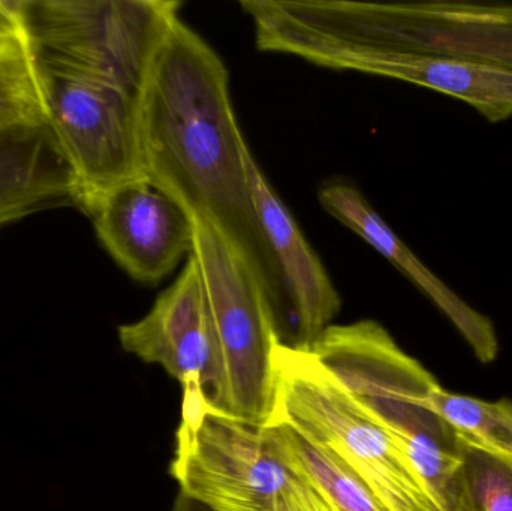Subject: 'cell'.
Listing matches in <instances>:
<instances>
[{
	"mask_svg": "<svg viewBox=\"0 0 512 511\" xmlns=\"http://www.w3.org/2000/svg\"><path fill=\"white\" fill-rule=\"evenodd\" d=\"M144 174L191 219L212 224L248 263L282 321L289 305L249 188L245 135L230 72L215 48L177 18L140 93Z\"/></svg>",
	"mask_w": 512,
	"mask_h": 511,
	"instance_id": "6da1fadb",
	"label": "cell"
},
{
	"mask_svg": "<svg viewBox=\"0 0 512 511\" xmlns=\"http://www.w3.org/2000/svg\"><path fill=\"white\" fill-rule=\"evenodd\" d=\"M309 351L387 432L447 511L460 452L453 429L427 407L438 381L373 320L331 324Z\"/></svg>",
	"mask_w": 512,
	"mask_h": 511,
	"instance_id": "7a4b0ae2",
	"label": "cell"
},
{
	"mask_svg": "<svg viewBox=\"0 0 512 511\" xmlns=\"http://www.w3.org/2000/svg\"><path fill=\"white\" fill-rule=\"evenodd\" d=\"M267 425H283L360 480L387 511H441L405 453L312 353L277 345Z\"/></svg>",
	"mask_w": 512,
	"mask_h": 511,
	"instance_id": "3957f363",
	"label": "cell"
},
{
	"mask_svg": "<svg viewBox=\"0 0 512 511\" xmlns=\"http://www.w3.org/2000/svg\"><path fill=\"white\" fill-rule=\"evenodd\" d=\"M171 476L207 511H334L268 443L264 428L183 396Z\"/></svg>",
	"mask_w": 512,
	"mask_h": 511,
	"instance_id": "277c9868",
	"label": "cell"
},
{
	"mask_svg": "<svg viewBox=\"0 0 512 511\" xmlns=\"http://www.w3.org/2000/svg\"><path fill=\"white\" fill-rule=\"evenodd\" d=\"M177 0H17L36 59L140 96Z\"/></svg>",
	"mask_w": 512,
	"mask_h": 511,
	"instance_id": "5b68a950",
	"label": "cell"
},
{
	"mask_svg": "<svg viewBox=\"0 0 512 511\" xmlns=\"http://www.w3.org/2000/svg\"><path fill=\"white\" fill-rule=\"evenodd\" d=\"M194 222L192 257L203 276L221 366L216 413L265 426L274 402L273 356L282 344L280 318L239 252L209 222Z\"/></svg>",
	"mask_w": 512,
	"mask_h": 511,
	"instance_id": "8992f818",
	"label": "cell"
},
{
	"mask_svg": "<svg viewBox=\"0 0 512 511\" xmlns=\"http://www.w3.org/2000/svg\"><path fill=\"white\" fill-rule=\"evenodd\" d=\"M48 125L71 165L86 212L120 183L144 177L140 96L36 59Z\"/></svg>",
	"mask_w": 512,
	"mask_h": 511,
	"instance_id": "52a82bcc",
	"label": "cell"
},
{
	"mask_svg": "<svg viewBox=\"0 0 512 511\" xmlns=\"http://www.w3.org/2000/svg\"><path fill=\"white\" fill-rule=\"evenodd\" d=\"M348 29L364 47L463 57L512 71L508 3H357Z\"/></svg>",
	"mask_w": 512,
	"mask_h": 511,
	"instance_id": "ba28073f",
	"label": "cell"
},
{
	"mask_svg": "<svg viewBox=\"0 0 512 511\" xmlns=\"http://www.w3.org/2000/svg\"><path fill=\"white\" fill-rule=\"evenodd\" d=\"M120 345L149 365L164 368L183 396L204 398L218 411L222 377L203 276L189 254L176 281L165 288L140 320L117 329Z\"/></svg>",
	"mask_w": 512,
	"mask_h": 511,
	"instance_id": "9c48e42d",
	"label": "cell"
},
{
	"mask_svg": "<svg viewBox=\"0 0 512 511\" xmlns=\"http://www.w3.org/2000/svg\"><path fill=\"white\" fill-rule=\"evenodd\" d=\"M271 53L291 54L322 68L363 72L426 87L466 102L492 123L512 117V71L493 63L310 39L279 42Z\"/></svg>",
	"mask_w": 512,
	"mask_h": 511,
	"instance_id": "30bf717a",
	"label": "cell"
},
{
	"mask_svg": "<svg viewBox=\"0 0 512 511\" xmlns=\"http://www.w3.org/2000/svg\"><path fill=\"white\" fill-rule=\"evenodd\" d=\"M86 213L105 251L141 284H158L192 252L191 216L146 176L114 186Z\"/></svg>",
	"mask_w": 512,
	"mask_h": 511,
	"instance_id": "8fae6325",
	"label": "cell"
},
{
	"mask_svg": "<svg viewBox=\"0 0 512 511\" xmlns=\"http://www.w3.org/2000/svg\"><path fill=\"white\" fill-rule=\"evenodd\" d=\"M249 188L262 233L273 252L295 321L291 345L309 350L333 324L342 299L297 221L277 197L254 155L248 158Z\"/></svg>",
	"mask_w": 512,
	"mask_h": 511,
	"instance_id": "7c38bea8",
	"label": "cell"
},
{
	"mask_svg": "<svg viewBox=\"0 0 512 511\" xmlns=\"http://www.w3.org/2000/svg\"><path fill=\"white\" fill-rule=\"evenodd\" d=\"M318 201L328 215L354 231L417 285L418 290L423 291L447 315L480 362L490 363L496 359L499 341L492 320L472 308L439 279L394 233L354 185L340 180L325 183L319 188Z\"/></svg>",
	"mask_w": 512,
	"mask_h": 511,
	"instance_id": "4fadbf2b",
	"label": "cell"
},
{
	"mask_svg": "<svg viewBox=\"0 0 512 511\" xmlns=\"http://www.w3.org/2000/svg\"><path fill=\"white\" fill-rule=\"evenodd\" d=\"M69 204L80 188L50 125L0 135V228Z\"/></svg>",
	"mask_w": 512,
	"mask_h": 511,
	"instance_id": "5bb4252c",
	"label": "cell"
},
{
	"mask_svg": "<svg viewBox=\"0 0 512 511\" xmlns=\"http://www.w3.org/2000/svg\"><path fill=\"white\" fill-rule=\"evenodd\" d=\"M274 452L300 473L334 511H387L372 492L331 456L315 449L283 425H265Z\"/></svg>",
	"mask_w": 512,
	"mask_h": 511,
	"instance_id": "9a60e30c",
	"label": "cell"
},
{
	"mask_svg": "<svg viewBox=\"0 0 512 511\" xmlns=\"http://www.w3.org/2000/svg\"><path fill=\"white\" fill-rule=\"evenodd\" d=\"M47 125L35 54L21 32L0 41V135Z\"/></svg>",
	"mask_w": 512,
	"mask_h": 511,
	"instance_id": "2e32d148",
	"label": "cell"
},
{
	"mask_svg": "<svg viewBox=\"0 0 512 511\" xmlns=\"http://www.w3.org/2000/svg\"><path fill=\"white\" fill-rule=\"evenodd\" d=\"M457 440L460 467L447 511H512V458Z\"/></svg>",
	"mask_w": 512,
	"mask_h": 511,
	"instance_id": "e0dca14e",
	"label": "cell"
},
{
	"mask_svg": "<svg viewBox=\"0 0 512 511\" xmlns=\"http://www.w3.org/2000/svg\"><path fill=\"white\" fill-rule=\"evenodd\" d=\"M427 407L463 441L512 458V402H489L436 387Z\"/></svg>",
	"mask_w": 512,
	"mask_h": 511,
	"instance_id": "ac0fdd59",
	"label": "cell"
},
{
	"mask_svg": "<svg viewBox=\"0 0 512 511\" xmlns=\"http://www.w3.org/2000/svg\"><path fill=\"white\" fill-rule=\"evenodd\" d=\"M21 33L17 0H0V41Z\"/></svg>",
	"mask_w": 512,
	"mask_h": 511,
	"instance_id": "d6986e66",
	"label": "cell"
},
{
	"mask_svg": "<svg viewBox=\"0 0 512 511\" xmlns=\"http://www.w3.org/2000/svg\"><path fill=\"white\" fill-rule=\"evenodd\" d=\"M171 511H207L206 509H203V507L198 506V504L192 503L191 500H188V498L182 497V495H179L177 497V500L174 501V506Z\"/></svg>",
	"mask_w": 512,
	"mask_h": 511,
	"instance_id": "ffe728a7",
	"label": "cell"
}]
</instances>
